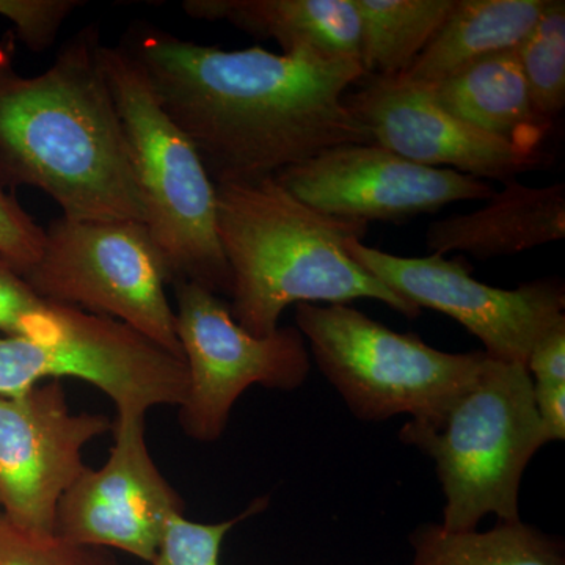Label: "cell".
I'll list each match as a JSON object with an SVG mask.
<instances>
[{
	"mask_svg": "<svg viewBox=\"0 0 565 565\" xmlns=\"http://www.w3.org/2000/svg\"><path fill=\"white\" fill-rule=\"evenodd\" d=\"M345 250L363 269L397 296L455 319L475 334L490 359L526 366L530 353L552 327L565 319V288L559 278L501 289L471 277L462 259L430 253L397 256L349 239Z\"/></svg>",
	"mask_w": 565,
	"mask_h": 565,
	"instance_id": "10",
	"label": "cell"
},
{
	"mask_svg": "<svg viewBox=\"0 0 565 565\" xmlns=\"http://www.w3.org/2000/svg\"><path fill=\"white\" fill-rule=\"evenodd\" d=\"M412 565H565L564 541L537 526L498 522L489 531L423 523L411 534Z\"/></svg>",
	"mask_w": 565,
	"mask_h": 565,
	"instance_id": "19",
	"label": "cell"
},
{
	"mask_svg": "<svg viewBox=\"0 0 565 565\" xmlns=\"http://www.w3.org/2000/svg\"><path fill=\"white\" fill-rule=\"evenodd\" d=\"M526 371L533 385H565V319L535 343Z\"/></svg>",
	"mask_w": 565,
	"mask_h": 565,
	"instance_id": "27",
	"label": "cell"
},
{
	"mask_svg": "<svg viewBox=\"0 0 565 565\" xmlns=\"http://www.w3.org/2000/svg\"><path fill=\"white\" fill-rule=\"evenodd\" d=\"M121 46L215 185L275 177L340 145L373 143L345 104L366 76L359 61L223 51L141 24Z\"/></svg>",
	"mask_w": 565,
	"mask_h": 565,
	"instance_id": "1",
	"label": "cell"
},
{
	"mask_svg": "<svg viewBox=\"0 0 565 565\" xmlns=\"http://www.w3.org/2000/svg\"><path fill=\"white\" fill-rule=\"evenodd\" d=\"M266 508V498H259L253 501L243 514L217 523L192 522L185 519L184 514L173 516L163 533L158 556L152 565H221L222 545L226 534L237 523Z\"/></svg>",
	"mask_w": 565,
	"mask_h": 565,
	"instance_id": "23",
	"label": "cell"
},
{
	"mask_svg": "<svg viewBox=\"0 0 565 565\" xmlns=\"http://www.w3.org/2000/svg\"><path fill=\"white\" fill-rule=\"evenodd\" d=\"M98 414H73L61 381L0 396V515L52 534L63 494L84 473L85 446L110 433Z\"/></svg>",
	"mask_w": 565,
	"mask_h": 565,
	"instance_id": "11",
	"label": "cell"
},
{
	"mask_svg": "<svg viewBox=\"0 0 565 565\" xmlns=\"http://www.w3.org/2000/svg\"><path fill=\"white\" fill-rule=\"evenodd\" d=\"M102 63L131 154L145 225L170 280L230 296L232 274L217 234L215 184L192 140L167 115L139 62L102 46Z\"/></svg>",
	"mask_w": 565,
	"mask_h": 565,
	"instance_id": "5",
	"label": "cell"
},
{
	"mask_svg": "<svg viewBox=\"0 0 565 565\" xmlns=\"http://www.w3.org/2000/svg\"><path fill=\"white\" fill-rule=\"evenodd\" d=\"M193 20L228 22L256 40H274L282 55L360 61L353 0H185Z\"/></svg>",
	"mask_w": 565,
	"mask_h": 565,
	"instance_id": "16",
	"label": "cell"
},
{
	"mask_svg": "<svg viewBox=\"0 0 565 565\" xmlns=\"http://www.w3.org/2000/svg\"><path fill=\"white\" fill-rule=\"evenodd\" d=\"M0 565H115L102 548L40 534L0 515Z\"/></svg>",
	"mask_w": 565,
	"mask_h": 565,
	"instance_id": "24",
	"label": "cell"
},
{
	"mask_svg": "<svg viewBox=\"0 0 565 565\" xmlns=\"http://www.w3.org/2000/svg\"><path fill=\"white\" fill-rule=\"evenodd\" d=\"M535 110L555 122L565 107V2L546 0L545 10L516 47Z\"/></svg>",
	"mask_w": 565,
	"mask_h": 565,
	"instance_id": "21",
	"label": "cell"
},
{
	"mask_svg": "<svg viewBox=\"0 0 565 565\" xmlns=\"http://www.w3.org/2000/svg\"><path fill=\"white\" fill-rule=\"evenodd\" d=\"M484 207L430 223L427 250L437 255L468 253L476 259L503 258L557 243L565 237V184L530 188L503 182Z\"/></svg>",
	"mask_w": 565,
	"mask_h": 565,
	"instance_id": "15",
	"label": "cell"
},
{
	"mask_svg": "<svg viewBox=\"0 0 565 565\" xmlns=\"http://www.w3.org/2000/svg\"><path fill=\"white\" fill-rule=\"evenodd\" d=\"M217 234L232 274L230 311L255 337H269L291 305L377 300L408 319L422 310L363 269L345 250L366 223L308 206L275 177L215 185Z\"/></svg>",
	"mask_w": 565,
	"mask_h": 565,
	"instance_id": "3",
	"label": "cell"
},
{
	"mask_svg": "<svg viewBox=\"0 0 565 565\" xmlns=\"http://www.w3.org/2000/svg\"><path fill=\"white\" fill-rule=\"evenodd\" d=\"M345 104L373 143L419 166L505 182L548 166L550 154L478 131L440 106L426 85L366 74Z\"/></svg>",
	"mask_w": 565,
	"mask_h": 565,
	"instance_id": "14",
	"label": "cell"
},
{
	"mask_svg": "<svg viewBox=\"0 0 565 565\" xmlns=\"http://www.w3.org/2000/svg\"><path fill=\"white\" fill-rule=\"evenodd\" d=\"M294 316L323 377L364 423L433 414L473 381L486 356L438 351L349 303H300Z\"/></svg>",
	"mask_w": 565,
	"mask_h": 565,
	"instance_id": "6",
	"label": "cell"
},
{
	"mask_svg": "<svg viewBox=\"0 0 565 565\" xmlns=\"http://www.w3.org/2000/svg\"><path fill=\"white\" fill-rule=\"evenodd\" d=\"M545 7L546 0H456L440 31L401 76L433 87L487 57L514 51Z\"/></svg>",
	"mask_w": 565,
	"mask_h": 565,
	"instance_id": "18",
	"label": "cell"
},
{
	"mask_svg": "<svg viewBox=\"0 0 565 565\" xmlns=\"http://www.w3.org/2000/svg\"><path fill=\"white\" fill-rule=\"evenodd\" d=\"M46 233L17 196L0 189V259L24 275L39 262Z\"/></svg>",
	"mask_w": 565,
	"mask_h": 565,
	"instance_id": "26",
	"label": "cell"
},
{
	"mask_svg": "<svg viewBox=\"0 0 565 565\" xmlns=\"http://www.w3.org/2000/svg\"><path fill=\"white\" fill-rule=\"evenodd\" d=\"M109 459L63 494L54 533L74 544L114 548L154 563L163 533L184 504L150 455L145 415H117Z\"/></svg>",
	"mask_w": 565,
	"mask_h": 565,
	"instance_id": "13",
	"label": "cell"
},
{
	"mask_svg": "<svg viewBox=\"0 0 565 565\" xmlns=\"http://www.w3.org/2000/svg\"><path fill=\"white\" fill-rule=\"evenodd\" d=\"M82 2L77 0H0V17L14 25L17 39L33 52L54 44L62 25Z\"/></svg>",
	"mask_w": 565,
	"mask_h": 565,
	"instance_id": "25",
	"label": "cell"
},
{
	"mask_svg": "<svg viewBox=\"0 0 565 565\" xmlns=\"http://www.w3.org/2000/svg\"><path fill=\"white\" fill-rule=\"evenodd\" d=\"M534 403L546 441L565 438V385H533Z\"/></svg>",
	"mask_w": 565,
	"mask_h": 565,
	"instance_id": "28",
	"label": "cell"
},
{
	"mask_svg": "<svg viewBox=\"0 0 565 565\" xmlns=\"http://www.w3.org/2000/svg\"><path fill=\"white\" fill-rule=\"evenodd\" d=\"M79 379L110 397L117 415H145L184 403V360L117 319L71 310L51 343L0 337V396H18L47 379Z\"/></svg>",
	"mask_w": 565,
	"mask_h": 565,
	"instance_id": "9",
	"label": "cell"
},
{
	"mask_svg": "<svg viewBox=\"0 0 565 565\" xmlns=\"http://www.w3.org/2000/svg\"><path fill=\"white\" fill-rule=\"evenodd\" d=\"M44 233L39 262L22 275L33 291L47 302L117 319L182 359L166 289L172 280L145 223L62 215Z\"/></svg>",
	"mask_w": 565,
	"mask_h": 565,
	"instance_id": "7",
	"label": "cell"
},
{
	"mask_svg": "<svg viewBox=\"0 0 565 565\" xmlns=\"http://www.w3.org/2000/svg\"><path fill=\"white\" fill-rule=\"evenodd\" d=\"M275 178L308 206L366 225L407 221L446 204L489 200L494 192L484 180L419 166L377 143L329 148Z\"/></svg>",
	"mask_w": 565,
	"mask_h": 565,
	"instance_id": "12",
	"label": "cell"
},
{
	"mask_svg": "<svg viewBox=\"0 0 565 565\" xmlns=\"http://www.w3.org/2000/svg\"><path fill=\"white\" fill-rule=\"evenodd\" d=\"M399 438L434 460L445 500L441 526L449 531L478 530L487 515L522 520L523 475L548 445L526 366L487 355L462 392L411 418Z\"/></svg>",
	"mask_w": 565,
	"mask_h": 565,
	"instance_id": "4",
	"label": "cell"
},
{
	"mask_svg": "<svg viewBox=\"0 0 565 565\" xmlns=\"http://www.w3.org/2000/svg\"><path fill=\"white\" fill-rule=\"evenodd\" d=\"M71 307L47 302L9 264L0 259V332L51 343L68 321Z\"/></svg>",
	"mask_w": 565,
	"mask_h": 565,
	"instance_id": "22",
	"label": "cell"
},
{
	"mask_svg": "<svg viewBox=\"0 0 565 565\" xmlns=\"http://www.w3.org/2000/svg\"><path fill=\"white\" fill-rule=\"evenodd\" d=\"M427 88L446 111L478 131L544 151L553 122L535 110L516 50L487 57Z\"/></svg>",
	"mask_w": 565,
	"mask_h": 565,
	"instance_id": "17",
	"label": "cell"
},
{
	"mask_svg": "<svg viewBox=\"0 0 565 565\" xmlns=\"http://www.w3.org/2000/svg\"><path fill=\"white\" fill-rule=\"evenodd\" d=\"M102 46L84 29L50 68L25 77L14 41L0 43V189H40L71 221L145 223Z\"/></svg>",
	"mask_w": 565,
	"mask_h": 565,
	"instance_id": "2",
	"label": "cell"
},
{
	"mask_svg": "<svg viewBox=\"0 0 565 565\" xmlns=\"http://www.w3.org/2000/svg\"><path fill=\"white\" fill-rule=\"evenodd\" d=\"M174 319L189 386L180 405L188 437L218 440L234 404L250 386L294 392L307 382L311 355L297 327L255 337L234 321L221 296L192 281H174Z\"/></svg>",
	"mask_w": 565,
	"mask_h": 565,
	"instance_id": "8",
	"label": "cell"
},
{
	"mask_svg": "<svg viewBox=\"0 0 565 565\" xmlns=\"http://www.w3.org/2000/svg\"><path fill=\"white\" fill-rule=\"evenodd\" d=\"M456 0H353L366 74L407 73L448 20Z\"/></svg>",
	"mask_w": 565,
	"mask_h": 565,
	"instance_id": "20",
	"label": "cell"
}]
</instances>
